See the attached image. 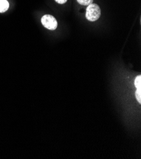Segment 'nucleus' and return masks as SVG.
Instances as JSON below:
<instances>
[{
    "label": "nucleus",
    "mask_w": 141,
    "mask_h": 159,
    "mask_svg": "<svg viewBox=\"0 0 141 159\" xmlns=\"http://www.w3.org/2000/svg\"><path fill=\"white\" fill-rule=\"evenodd\" d=\"M101 16V9L99 7L96 5L91 3L88 5L86 9V19L90 21V22H95L98 20Z\"/></svg>",
    "instance_id": "f257e3e1"
},
{
    "label": "nucleus",
    "mask_w": 141,
    "mask_h": 159,
    "mask_svg": "<svg viewBox=\"0 0 141 159\" xmlns=\"http://www.w3.org/2000/svg\"><path fill=\"white\" fill-rule=\"evenodd\" d=\"M41 23L44 27L49 30H55L58 26L56 19L51 15H45L41 19Z\"/></svg>",
    "instance_id": "f03ea898"
},
{
    "label": "nucleus",
    "mask_w": 141,
    "mask_h": 159,
    "mask_svg": "<svg viewBox=\"0 0 141 159\" xmlns=\"http://www.w3.org/2000/svg\"><path fill=\"white\" fill-rule=\"evenodd\" d=\"M9 3L7 0H0V13H4L8 10Z\"/></svg>",
    "instance_id": "7ed1b4c3"
},
{
    "label": "nucleus",
    "mask_w": 141,
    "mask_h": 159,
    "mask_svg": "<svg viewBox=\"0 0 141 159\" xmlns=\"http://www.w3.org/2000/svg\"><path fill=\"white\" fill-rule=\"evenodd\" d=\"M134 84L137 89L141 88V75H139L135 78Z\"/></svg>",
    "instance_id": "20e7f679"
},
{
    "label": "nucleus",
    "mask_w": 141,
    "mask_h": 159,
    "mask_svg": "<svg viewBox=\"0 0 141 159\" xmlns=\"http://www.w3.org/2000/svg\"><path fill=\"white\" fill-rule=\"evenodd\" d=\"M77 2L82 5L88 6L91 4L93 2V0H77Z\"/></svg>",
    "instance_id": "39448f33"
},
{
    "label": "nucleus",
    "mask_w": 141,
    "mask_h": 159,
    "mask_svg": "<svg viewBox=\"0 0 141 159\" xmlns=\"http://www.w3.org/2000/svg\"><path fill=\"white\" fill-rule=\"evenodd\" d=\"M135 97L139 103H141V88L137 89L135 91Z\"/></svg>",
    "instance_id": "423d86ee"
},
{
    "label": "nucleus",
    "mask_w": 141,
    "mask_h": 159,
    "mask_svg": "<svg viewBox=\"0 0 141 159\" xmlns=\"http://www.w3.org/2000/svg\"><path fill=\"white\" fill-rule=\"evenodd\" d=\"M55 1L59 4H64L67 2V0H55Z\"/></svg>",
    "instance_id": "0eeeda50"
}]
</instances>
